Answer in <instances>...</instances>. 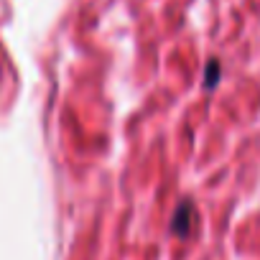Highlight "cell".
I'll return each mask as SVG.
<instances>
[{
    "instance_id": "cell-1",
    "label": "cell",
    "mask_w": 260,
    "mask_h": 260,
    "mask_svg": "<svg viewBox=\"0 0 260 260\" xmlns=\"http://www.w3.org/2000/svg\"><path fill=\"white\" fill-rule=\"evenodd\" d=\"M194 230V207L189 202H181L174 212V219H171V232L179 235V237H189Z\"/></svg>"
},
{
    "instance_id": "cell-2",
    "label": "cell",
    "mask_w": 260,
    "mask_h": 260,
    "mask_svg": "<svg viewBox=\"0 0 260 260\" xmlns=\"http://www.w3.org/2000/svg\"><path fill=\"white\" fill-rule=\"evenodd\" d=\"M219 61H209L207 64V89H212L214 84H217V79H219Z\"/></svg>"
}]
</instances>
